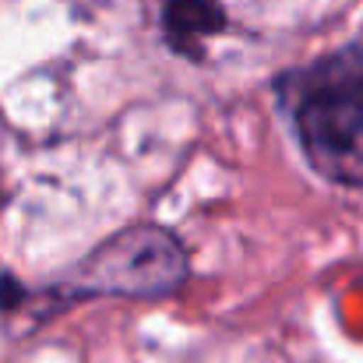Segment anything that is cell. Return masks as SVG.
Segmentation results:
<instances>
[{
    "instance_id": "6da1fadb",
    "label": "cell",
    "mask_w": 363,
    "mask_h": 363,
    "mask_svg": "<svg viewBox=\"0 0 363 363\" xmlns=\"http://www.w3.org/2000/svg\"><path fill=\"white\" fill-rule=\"evenodd\" d=\"M314 173L363 191V50L350 46L279 82Z\"/></svg>"
},
{
    "instance_id": "7a4b0ae2",
    "label": "cell",
    "mask_w": 363,
    "mask_h": 363,
    "mask_svg": "<svg viewBox=\"0 0 363 363\" xmlns=\"http://www.w3.org/2000/svg\"><path fill=\"white\" fill-rule=\"evenodd\" d=\"M191 257L180 237L166 226L138 223L103 240L85 254L64 279V296H117V300H159L187 282Z\"/></svg>"
},
{
    "instance_id": "3957f363",
    "label": "cell",
    "mask_w": 363,
    "mask_h": 363,
    "mask_svg": "<svg viewBox=\"0 0 363 363\" xmlns=\"http://www.w3.org/2000/svg\"><path fill=\"white\" fill-rule=\"evenodd\" d=\"M162 28L180 53H194L205 46L208 35L223 28V11L216 0H166Z\"/></svg>"
}]
</instances>
